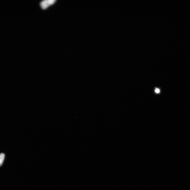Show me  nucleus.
<instances>
[{"mask_svg":"<svg viewBox=\"0 0 190 190\" xmlns=\"http://www.w3.org/2000/svg\"><path fill=\"white\" fill-rule=\"evenodd\" d=\"M56 0H46L42 1L40 3L41 6L43 9H46L49 6L55 3Z\"/></svg>","mask_w":190,"mask_h":190,"instance_id":"obj_1","label":"nucleus"},{"mask_svg":"<svg viewBox=\"0 0 190 190\" xmlns=\"http://www.w3.org/2000/svg\"><path fill=\"white\" fill-rule=\"evenodd\" d=\"M5 154L3 153L0 154V166H1L3 163L5 158Z\"/></svg>","mask_w":190,"mask_h":190,"instance_id":"obj_2","label":"nucleus"},{"mask_svg":"<svg viewBox=\"0 0 190 190\" xmlns=\"http://www.w3.org/2000/svg\"><path fill=\"white\" fill-rule=\"evenodd\" d=\"M155 91L156 93H159L160 91L159 89H156Z\"/></svg>","mask_w":190,"mask_h":190,"instance_id":"obj_3","label":"nucleus"}]
</instances>
